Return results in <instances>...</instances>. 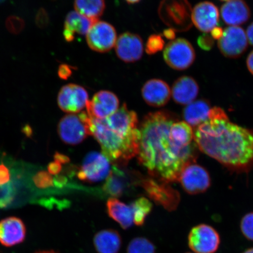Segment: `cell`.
I'll return each mask as SVG.
<instances>
[{"label": "cell", "instance_id": "cell-1", "mask_svg": "<svg viewBox=\"0 0 253 253\" xmlns=\"http://www.w3.org/2000/svg\"><path fill=\"white\" fill-rule=\"evenodd\" d=\"M178 120L169 111H158L148 114L139 129V162L152 176L169 183L179 181L183 169L195 163L199 150L195 142L183 144L170 134V126Z\"/></svg>", "mask_w": 253, "mask_h": 253}, {"label": "cell", "instance_id": "cell-2", "mask_svg": "<svg viewBox=\"0 0 253 253\" xmlns=\"http://www.w3.org/2000/svg\"><path fill=\"white\" fill-rule=\"evenodd\" d=\"M194 135L198 149L223 165L239 170L253 166V131L230 122L220 107L211 109Z\"/></svg>", "mask_w": 253, "mask_h": 253}, {"label": "cell", "instance_id": "cell-3", "mask_svg": "<svg viewBox=\"0 0 253 253\" xmlns=\"http://www.w3.org/2000/svg\"><path fill=\"white\" fill-rule=\"evenodd\" d=\"M91 120V135L99 142L103 154L110 163L126 164L137 156L141 138L140 129L130 132L117 130L107 127L101 120Z\"/></svg>", "mask_w": 253, "mask_h": 253}, {"label": "cell", "instance_id": "cell-4", "mask_svg": "<svg viewBox=\"0 0 253 253\" xmlns=\"http://www.w3.org/2000/svg\"><path fill=\"white\" fill-rule=\"evenodd\" d=\"M158 14L163 23L175 31H188L192 27V9L188 0H162Z\"/></svg>", "mask_w": 253, "mask_h": 253}, {"label": "cell", "instance_id": "cell-5", "mask_svg": "<svg viewBox=\"0 0 253 253\" xmlns=\"http://www.w3.org/2000/svg\"><path fill=\"white\" fill-rule=\"evenodd\" d=\"M91 120L87 112L69 114L59 122L58 132L60 138L65 144L78 145L91 135Z\"/></svg>", "mask_w": 253, "mask_h": 253}, {"label": "cell", "instance_id": "cell-6", "mask_svg": "<svg viewBox=\"0 0 253 253\" xmlns=\"http://www.w3.org/2000/svg\"><path fill=\"white\" fill-rule=\"evenodd\" d=\"M195 58L194 47L188 41L183 39L170 41L164 50V58L167 65L177 71L189 68Z\"/></svg>", "mask_w": 253, "mask_h": 253}, {"label": "cell", "instance_id": "cell-7", "mask_svg": "<svg viewBox=\"0 0 253 253\" xmlns=\"http://www.w3.org/2000/svg\"><path fill=\"white\" fill-rule=\"evenodd\" d=\"M220 245L219 233L209 224H198L190 231L188 246L193 253H215Z\"/></svg>", "mask_w": 253, "mask_h": 253}, {"label": "cell", "instance_id": "cell-8", "mask_svg": "<svg viewBox=\"0 0 253 253\" xmlns=\"http://www.w3.org/2000/svg\"><path fill=\"white\" fill-rule=\"evenodd\" d=\"M110 162L103 154L92 151L86 155L78 177L82 181L93 183L106 179L110 173Z\"/></svg>", "mask_w": 253, "mask_h": 253}, {"label": "cell", "instance_id": "cell-9", "mask_svg": "<svg viewBox=\"0 0 253 253\" xmlns=\"http://www.w3.org/2000/svg\"><path fill=\"white\" fill-rule=\"evenodd\" d=\"M86 41L88 46L94 51L109 52L115 46L116 31L112 25L107 22L97 20L87 32Z\"/></svg>", "mask_w": 253, "mask_h": 253}, {"label": "cell", "instance_id": "cell-10", "mask_svg": "<svg viewBox=\"0 0 253 253\" xmlns=\"http://www.w3.org/2000/svg\"><path fill=\"white\" fill-rule=\"evenodd\" d=\"M160 183L154 179H142L141 183L142 187L150 197L158 205L169 211L176 210L180 201L179 193L170 187L169 183Z\"/></svg>", "mask_w": 253, "mask_h": 253}, {"label": "cell", "instance_id": "cell-11", "mask_svg": "<svg viewBox=\"0 0 253 253\" xmlns=\"http://www.w3.org/2000/svg\"><path fill=\"white\" fill-rule=\"evenodd\" d=\"M248 40L242 28L236 26L227 27L223 36L218 41V47L222 54L229 58L241 56L248 48Z\"/></svg>", "mask_w": 253, "mask_h": 253}, {"label": "cell", "instance_id": "cell-12", "mask_svg": "<svg viewBox=\"0 0 253 253\" xmlns=\"http://www.w3.org/2000/svg\"><path fill=\"white\" fill-rule=\"evenodd\" d=\"M183 189L191 195L201 194L211 185L210 174L203 167L194 163L189 164L182 170L179 181Z\"/></svg>", "mask_w": 253, "mask_h": 253}, {"label": "cell", "instance_id": "cell-13", "mask_svg": "<svg viewBox=\"0 0 253 253\" xmlns=\"http://www.w3.org/2000/svg\"><path fill=\"white\" fill-rule=\"evenodd\" d=\"M88 96L84 88L76 84L63 86L58 96V106L63 112L78 113L86 106Z\"/></svg>", "mask_w": 253, "mask_h": 253}, {"label": "cell", "instance_id": "cell-14", "mask_svg": "<svg viewBox=\"0 0 253 253\" xmlns=\"http://www.w3.org/2000/svg\"><path fill=\"white\" fill-rule=\"evenodd\" d=\"M119 100L112 91L101 90L88 100L86 112L91 119L102 120L112 115L119 109Z\"/></svg>", "mask_w": 253, "mask_h": 253}, {"label": "cell", "instance_id": "cell-15", "mask_svg": "<svg viewBox=\"0 0 253 253\" xmlns=\"http://www.w3.org/2000/svg\"><path fill=\"white\" fill-rule=\"evenodd\" d=\"M115 50L122 61L126 63L137 62L143 54V41L137 34L123 33L117 40Z\"/></svg>", "mask_w": 253, "mask_h": 253}, {"label": "cell", "instance_id": "cell-16", "mask_svg": "<svg viewBox=\"0 0 253 253\" xmlns=\"http://www.w3.org/2000/svg\"><path fill=\"white\" fill-rule=\"evenodd\" d=\"M192 20L199 30L207 34L219 25V12L213 3L201 2L193 9Z\"/></svg>", "mask_w": 253, "mask_h": 253}, {"label": "cell", "instance_id": "cell-17", "mask_svg": "<svg viewBox=\"0 0 253 253\" xmlns=\"http://www.w3.org/2000/svg\"><path fill=\"white\" fill-rule=\"evenodd\" d=\"M26 236V227L17 217H8L0 221V243L4 246H14L23 243Z\"/></svg>", "mask_w": 253, "mask_h": 253}, {"label": "cell", "instance_id": "cell-18", "mask_svg": "<svg viewBox=\"0 0 253 253\" xmlns=\"http://www.w3.org/2000/svg\"><path fill=\"white\" fill-rule=\"evenodd\" d=\"M141 93L148 105L156 107L166 105L171 97V90L169 84L158 79L147 81L142 88Z\"/></svg>", "mask_w": 253, "mask_h": 253}, {"label": "cell", "instance_id": "cell-19", "mask_svg": "<svg viewBox=\"0 0 253 253\" xmlns=\"http://www.w3.org/2000/svg\"><path fill=\"white\" fill-rule=\"evenodd\" d=\"M221 17L230 26L239 27L251 18V9L244 0H229L221 6Z\"/></svg>", "mask_w": 253, "mask_h": 253}, {"label": "cell", "instance_id": "cell-20", "mask_svg": "<svg viewBox=\"0 0 253 253\" xmlns=\"http://www.w3.org/2000/svg\"><path fill=\"white\" fill-rule=\"evenodd\" d=\"M199 91V85L194 78L189 76H183L174 82L171 96L177 104L188 105L194 102Z\"/></svg>", "mask_w": 253, "mask_h": 253}, {"label": "cell", "instance_id": "cell-21", "mask_svg": "<svg viewBox=\"0 0 253 253\" xmlns=\"http://www.w3.org/2000/svg\"><path fill=\"white\" fill-rule=\"evenodd\" d=\"M97 20H91L77 11H71L66 16L63 36L67 42L75 39L76 34L86 35L91 25Z\"/></svg>", "mask_w": 253, "mask_h": 253}, {"label": "cell", "instance_id": "cell-22", "mask_svg": "<svg viewBox=\"0 0 253 253\" xmlns=\"http://www.w3.org/2000/svg\"><path fill=\"white\" fill-rule=\"evenodd\" d=\"M211 109L210 103L207 100H195L183 109V119L195 129L207 121Z\"/></svg>", "mask_w": 253, "mask_h": 253}, {"label": "cell", "instance_id": "cell-23", "mask_svg": "<svg viewBox=\"0 0 253 253\" xmlns=\"http://www.w3.org/2000/svg\"><path fill=\"white\" fill-rule=\"evenodd\" d=\"M106 207L109 216L123 229H128L133 224V213L130 205H126L115 198H111L107 201Z\"/></svg>", "mask_w": 253, "mask_h": 253}, {"label": "cell", "instance_id": "cell-24", "mask_svg": "<svg viewBox=\"0 0 253 253\" xmlns=\"http://www.w3.org/2000/svg\"><path fill=\"white\" fill-rule=\"evenodd\" d=\"M93 243L98 253H118L122 244V237L117 230H103L95 235Z\"/></svg>", "mask_w": 253, "mask_h": 253}, {"label": "cell", "instance_id": "cell-25", "mask_svg": "<svg viewBox=\"0 0 253 253\" xmlns=\"http://www.w3.org/2000/svg\"><path fill=\"white\" fill-rule=\"evenodd\" d=\"M128 182L124 172L114 167L103 185V191L112 197H119L127 187Z\"/></svg>", "mask_w": 253, "mask_h": 253}, {"label": "cell", "instance_id": "cell-26", "mask_svg": "<svg viewBox=\"0 0 253 253\" xmlns=\"http://www.w3.org/2000/svg\"><path fill=\"white\" fill-rule=\"evenodd\" d=\"M105 8L104 0H75L76 11L91 20H98Z\"/></svg>", "mask_w": 253, "mask_h": 253}, {"label": "cell", "instance_id": "cell-27", "mask_svg": "<svg viewBox=\"0 0 253 253\" xmlns=\"http://www.w3.org/2000/svg\"><path fill=\"white\" fill-rule=\"evenodd\" d=\"M130 206L133 213L134 223L138 226L143 225L153 209V204L147 198L141 197L132 202Z\"/></svg>", "mask_w": 253, "mask_h": 253}, {"label": "cell", "instance_id": "cell-28", "mask_svg": "<svg viewBox=\"0 0 253 253\" xmlns=\"http://www.w3.org/2000/svg\"><path fill=\"white\" fill-rule=\"evenodd\" d=\"M127 253H156V248L153 242L145 237H136L129 242Z\"/></svg>", "mask_w": 253, "mask_h": 253}, {"label": "cell", "instance_id": "cell-29", "mask_svg": "<svg viewBox=\"0 0 253 253\" xmlns=\"http://www.w3.org/2000/svg\"><path fill=\"white\" fill-rule=\"evenodd\" d=\"M164 45L165 42L161 35H151L145 44V51L148 55H154L161 51L164 48Z\"/></svg>", "mask_w": 253, "mask_h": 253}, {"label": "cell", "instance_id": "cell-30", "mask_svg": "<svg viewBox=\"0 0 253 253\" xmlns=\"http://www.w3.org/2000/svg\"><path fill=\"white\" fill-rule=\"evenodd\" d=\"M240 226L245 238L253 241V212L246 214L242 217Z\"/></svg>", "mask_w": 253, "mask_h": 253}, {"label": "cell", "instance_id": "cell-31", "mask_svg": "<svg viewBox=\"0 0 253 253\" xmlns=\"http://www.w3.org/2000/svg\"><path fill=\"white\" fill-rule=\"evenodd\" d=\"M34 184L41 189L51 187L53 185V179L51 175L46 171L38 172L33 178Z\"/></svg>", "mask_w": 253, "mask_h": 253}, {"label": "cell", "instance_id": "cell-32", "mask_svg": "<svg viewBox=\"0 0 253 253\" xmlns=\"http://www.w3.org/2000/svg\"><path fill=\"white\" fill-rule=\"evenodd\" d=\"M198 44L202 49L209 51L213 48L214 46V40L210 35L204 33L198 38Z\"/></svg>", "mask_w": 253, "mask_h": 253}, {"label": "cell", "instance_id": "cell-33", "mask_svg": "<svg viewBox=\"0 0 253 253\" xmlns=\"http://www.w3.org/2000/svg\"><path fill=\"white\" fill-rule=\"evenodd\" d=\"M10 180V173L8 168L3 164H0V186L7 183Z\"/></svg>", "mask_w": 253, "mask_h": 253}, {"label": "cell", "instance_id": "cell-34", "mask_svg": "<svg viewBox=\"0 0 253 253\" xmlns=\"http://www.w3.org/2000/svg\"><path fill=\"white\" fill-rule=\"evenodd\" d=\"M72 71L70 66L62 65L59 68L58 74L60 78L67 79L72 75Z\"/></svg>", "mask_w": 253, "mask_h": 253}, {"label": "cell", "instance_id": "cell-35", "mask_svg": "<svg viewBox=\"0 0 253 253\" xmlns=\"http://www.w3.org/2000/svg\"><path fill=\"white\" fill-rule=\"evenodd\" d=\"M62 164L54 161V162L50 163L47 166V170L50 175H58L62 169Z\"/></svg>", "mask_w": 253, "mask_h": 253}, {"label": "cell", "instance_id": "cell-36", "mask_svg": "<svg viewBox=\"0 0 253 253\" xmlns=\"http://www.w3.org/2000/svg\"><path fill=\"white\" fill-rule=\"evenodd\" d=\"M223 31L220 27H215L211 31V37L213 38V40H219L223 36Z\"/></svg>", "mask_w": 253, "mask_h": 253}, {"label": "cell", "instance_id": "cell-37", "mask_svg": "<svg viewBox=\"0 0 253 253\" xmlns=\"http://www.w3.org/2000/svg\"><path fill=\"white\" fill-rule=\"evenodd\" d=\"M54 159L56 162H58L61 164H65L69 162V158L65 156V155L60 154L56 152L54 156Z\"/></svg>", "mask_w": 253, "mask_h": 253}, {"label": "cell", "instance_id": "cell-38", "mask_svg": "<svg viewBox=\"0 0 253 253\" xmlns=\"http://www.w3.org/2000/svg\"><path fill=\"white\" fill-rule=\"evenodd\" d=\"M246 34L250 44L253 46V23L249 25Z\"/></svg>", "mask_w": 253, "mask_h": 253}, {"label": "cell", "instance_id": "cell-39", "mask_svg": "<svg viewBox=\"0 0 253 253\" xmlns=\"http://www.w3.org/2000/svg\"><path fill=\"white\" fill-rule=\"evenodd\" d=\"M247 66L250 72L253 75V50L249 55L246 61Z\"/></svg>", "mask_w": 253, "mask_h": 253}, {"label": "cell", "instance_id": "cell-40", "mask_svg": "<svg viewBox=\"0 0 253 253\" xmlns=\"http://www.w3.org/2000/svg\"><path fill=\"white\" fill-rule=\"evenodd\" d=\"M175 31L172 29H170V28H169V29H167L164 30V36L167 39L169 40H174L175 38Z\"/></svg>", "mask_w": 253, "mask_h": 253}, {"label": "cell", "instance_id": "cell-41", "mask_svg": "<svg viewBox=\"0 0 253 253\" xmlns=\"http://www.w3.org/2000/svg\"><path fill=\"white\" fill-rule=\"evenodd\" d=\"M126 1L127 2L128 4H134L141 1V0H126Z\"/></svg>", "mask_w": 253, "mask_h": 253}, {"label": "cell", "instance_id": "cell-42", "mask_svg": "<svg viewBox=\"0 0 253 253\" xmlns=\"http://www.w3.org/2000/svg\"><path fill=\"white\" fill-rule=\"evenodd\" d=\"M36 253H58L53 251H43L37 252Z\"/></svg>", "mask_w": 253, "mask_h": 253}, {"label": "cell", "instance_id": "cell-43", "mask_svg": "<svg viewBox=\"0 0 253 253\" xmlns=\"http://www.w3.org/2000/svg\"><path fill=\"white\" fill-rule=\"evenodd\" d=\"M242 253H253V248L247 249L246 251Z\"/></svg>", "mask_w": 253, "mask_h": 253}, {"label": "cell", "instance_id": "cell-44", "mask_svg": "<svg viewBox=\"0 0 253 253\" xmlns=\"http://www.w3.org/2000/svg\"><path fill=\"white\" fill-rule=\"evenodd\" d=\"M221 1H229V0H221Z\"/></svg>", "mask_w": 253, "mask_h": 253}, {"label": "cell", "instance_id": "cell-45", "mask_svg": "<svg viewBox=\"0 0 253 253\" xmlns=\"http://www.w3.org/2000/svg\"></svg>", "mask_w": 253, "mask_h": 253}]
</instances>
